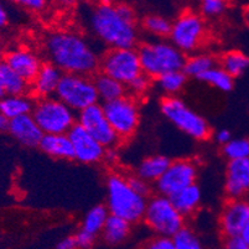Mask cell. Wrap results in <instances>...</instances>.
<instances>
[{"mask_svg":"<svg viewBox=\"0 0 249 249\" xmlns=\"http://www.w3.org/2000/svg\"><path fill=\"white\" fill-rule=\"evenodd\" d=\"M89 30L109 50L135 49L139 40L137 15L128 4L98 3L87 15Z\"/></svg>","mask_w":249,"mask_h":249,"instance_id":"1","label":"cell"},{"mask_svg":"<svg viewBox=\"0 0 249 249\" xmlns=\"http://www.w3.org/2000/svg\"><path fill=\"white\" fill-rule=\"evenodd\" d=\"M50 63L62 73L90 76L99 70L101 58L89 42L74 31H53L45 40Z\"/></svg>","mask_w":249,"mask_h":249,"instance_id":"2","label":"cell"},{"mask_svg":"<svg viewBox=\"0 0 249 249\" xmlns=\"http://www.w3.org/2000/svg\"><path fill=\"white\" fill-rule=\"evenodd\" d=\"M146 205L148 198L137 194L125 176L112 174L107 178V210L110 216L135 223L144 218Z\"/></svg>","mask_w":249,"mask_h":249,"instance_id":"3","label":"cell"},{"mask_svg":"<svg viewBox=\"0 0 249 249\" xmlns=\"http://www.w3.org/2000/svg\"><path fill=\"white\" fill-rule=\"evenodd\" d=\"M142 73L154 81L169 72L182 71L186 55L170 41L144 42L137 49Z\"/></svg>","mask_w":249,"mask_h":249,"instance_id":"4","label":"cell"},{"mask_svg":"<svg viewBox=\"0 0 249 249\" xmlns=\"http://www.w3.org/2000/svg\"><path fill=\"white\" fill-rule=\"evenodd\" d=\"M31 115L44 134H69L77 124L76 113L56 97L37 99Z\"/></svg>","mask_w":249,"mask_h":249,"instance_id":"5","label":"cell"},{"mask_svg":"<svg viewBox=\"0 0 249 249\" xmlns=\"http://www.w3.org/2000/svg\"><path fill=\"white\" fill-rule=\"evenodd\" d=\"M164 117L181 132L196 140H206L211 135V126L202 115L192 110L178 97H164L160 102Z\"/></svg>","mask_w":249,"mask_h":249,"instance_id":"6","label":"cell"},{"mask_svg":"<svg viewBox=\"0 0 249 249\" xmlns=\"http://www.w3.org/2000/svg\"><path fill=\"white\" fill-rule=\"evenodd\" d=\"M207 34L205 19L201 14L186 10L173 22L170 31V42L183 55H194L203 45Z\"/></svg>","mask_w":249,"mask_h":249,"instance_id":"7","label":"cell"},{"mask_svg":"<svg viewBox=\"0 0 249 249\" xmlns=\"http://www.w3.org/2000/svg\"><path fill=\"white\" fill-rule=\"evenodd\" d=\"M144 222L159 237L173 238L185 227V217L176 210L169 197L156 195L148 198Z\"/></svg>","mask_w":249,"mask_h":249,"instance_id":"8","label":"cell"},{"mask_svg":"<svg viewBox=\"0 0 249 249\" xmlns=\"http://www.w3.org/2000/svg\"><path fill=\"white\" fill-rule=\"evenodd\" d=\"M55 96L74 113H80L99 101L93 78L81 74L63 73Z\"/></svg>","mask_w":249,"mask_h":249,"instance_id":"9","label":"cell"},{"mask_svg":"<svg viewBox=\"0 0 249 249\" xmlns=\"http://www.w3.org/2000/svg\"><path fill=\"white\" fill-rule=\"evenodd\" d=\"M102 107L107 121L121 142L135 134L140 122L137 98L125 94L122 98L102 104Z\"/></svg>","mask_w":249,"mask_h":249,"instance_id":"10","label":"cell"},{"mask_svg":"<svg viewBox=\"0 0 249 249\" xmlns=\"http://www.w3.org/2000/svg\"><path fill=\"white\" fill-rule=\"evenodd\" d=\"M99 71L126 87L142 73L137 49L108 50L101 58Z\"/></svg>","mask_w":249,"mask_h":249,"instance_id":"11","label":"cell"},{"mask_svg":"<svg viewBox=\"0 0 249 249\" xmlns=\"http://www.w3.org/2000/svg\"><path fill=\"white\" fill-rule=\"evenodd\" d=\"M197 166L187 159H178L170 162L164 175L155 182L156 191L165 197H171L181 190L196 183Z\"/></svg>","mask_w":249,"mask_h":249,"instance_id":"12","label":"cell"},{"mask_svg":"<svg viewBox=\"0 0 249 249\" xmlns=\"http://www.w3.org/2000/svg\"><path fill=\"white\" fill-rule=\"evenodd\" d=\"M77 124L82 126L106 149H112L121 142L103 112L102 104L97 103L81 110L77 115Z\"/></svg>","mask_w":249,"mask_h":249,"instance_id":"13","label":"cell"},{"mask_svg":"<svg viewBox=\"0 0 249 249\" xmlns=\"http://www.w3.org/2000/svg\"><path fill=\"white\" fill-rule=\"evenodd\" d=\"M67 135L72 142L74 159L77 161L90 165L104 159L106 148L81 125L76 124Z\"/></svg>","mask_w":249,"mask_h":249,"instance_id":"14","label":"cell"},{"mask_svg":"<svg viewBox=\"0 0 249 249\" xmlns=\"http://www.w3.org/2000/svg\"><path fill=\"white\" fill-rule=\"evenodd\" d=\"M249 222V203L243 198L230 200L223 208L219 216V226L222 233L227 238L239 237L242 231Z\"/></svg>","mask_w":249,"mask_h":249,"instance_id":"15","label":"cell"},{"mask_svg":"<svg viewBox=\"0 0 249 249\" xmlns=\"http://www.w3.org/2000/svg\"><path fill=\"white\" fill-rule=\"evenodd\" d=\"M4 62L28 83L35 80V77L44 65L41 57L28 47H19L9 51L5 55Z\"/></svg>","mask_w":249,"mask_h":249,"instance_id":"16","label":"cell"},{"mask_svg":"<svg viewBox=\"0 0 249 249\" xmlns=\"http://www.w3.org/2000/svg\"><path fill=\"white\" fill-rule=\"evenodd\" d=\"M230 200L243 198L249 192V159L232 160L228 162L225 182Z\"/></svg>","mask_w":249,"mask_h":249,"instance_id":"17","label":"cell"},{"mask_svg":"<svg viewBox=\"0 0 249 249\" xmlns=\"http://www.w3.org/2000/svg\"><path fill=\"white\" fill-rule=\"evenodd\" d=\"M9 133H10L20 144L29 148L38 146L41 142L44 133L38 128L33 115H22V117L11 119L9 124Z\"/></svg>","mask_w":249,"mask_h":249,"instance_id":"18","label":"cell"},{"mask_svg":"<svg viewBox=\"0 0 249 249\" xmlns=\"http://www.w3.org/2000/svg\"><path fill=\"white\" fill-rule=\"evenodd\" d=\"M63 73L62 71L53 66L52 63L44 62L35 80L30 83V90L38 99L49 98L56 94L58 85L61 82Z\"/></svg>","mask_w":249,"mask_h":249,"instance_id":"19","label":"cell"},{"mask_svg":"<svg viewBox=\"0 0 249 249\" xmlns=\"http://www.w3.org/2000/svg\"><path fill=\"white\" fill-rule=\"evenodd\" d=\"M38 148L51 158L63 160L74 159L72 142L67 134H44Z\"/></svg>","mask_w":249,"mask_h":249,"instance_id":"20","label":"cell"},{"mask_svg":"<svg viewBox=\"0 0 249 249\" xmlns=\"http://www.w3.org/2000/svg\"><path fill=\"white\" fill-rule=\"evenodd\" d=\"M30 90V83L14 72L5 62H0V99L8 96H24Z\"/></svg>","mask_w":249,"mask_h":249,"instance_id":"21","label":"cell"},{"mask_svg":"<svg viewBox=\"0 0 249 249\" xmlns=\"http://www.w3.org/2000/svg\"><path fill=\"white\" fill-rule=\"evenodd\" d=\"M169 198L176 207V210L183 217H186L195 213L198 210L201 205V200H202V192H201L198 185L194 183L191 186L181 190L178 194L173 195Z\"/></svg>","mask_w":249,"mask_h":249,"instance_id":"22","label":"cell"},{"mask_svg":"<svg viewBox=\"0 0 249 249\" xmlns=\"http://www.w3.org/2000/svg\"><path fill=\"white\" fill-rule=\"evenodd\" d=\"M93 81L99 101L103 102V104L119 99L128 94L126 87L123 83L113 80L112 77L107 76V74L99 72V73L94 74Z\"/></svg>","mask_w":249,"mask_h":249,"instance_id":"23","label":"cell"},{"mask_svg":"<svg viewBox=\"0 0 249 249\" xmlns=\"http://www.w3.org/2000/svg\"><path fill=\"white\" fill-rule=\"evenodd\" d=\"M171 160L165 155H153L142 160L137 169V176L146 182H156L169 167Z\"/></svg>","mask_w":249,"mask_h":249,"instance_id":"24","label":"cell"},{"mask_svg":"<svg viewBox=\"0 0 249 249\" xmlns=\"http://www.w3.org/2000/svg\"><path fill=\"white\" fill-rule=\"evenodd\" d=\"M34 103L30 97L24 96H8L0 99V113L6 117L9 121L15 118L28 115L33 113Z\"/></svg>","mask_w":249,"mask_h":249,"instance_id":"25","label":"cell"},{"mask_svg":"<svg viewBox=\"0 0 249 249\" xmlns=\"http://www.w3.org/2000/svg\"><path fill=\"white\" fill-rule=\"evenodd\" d=\"M132 230V223L117 216L108 217L106 226L102 231V237L106 243L110 246H117L128 238L129 233Z\"/></svg>","mask_w":249,"mask_h":249,"instance_id":"26","label":"cell"},{"mask_svg":"<svg viewBox=\"0 0 249 249\" xmlns=\"http://www.w3.org/2000/svg\"><path fill=\"white\" fill-rule=\"evenodd\" d=\"M217 66V61L210 53H194L186 57L185 65H183V73L187 77H194V78H200L201 76Z\"/></svg>","mask_w":249,"mask_h":249,"instance_id":"27","label":"cell"},{"mask_svg":"<svg viewBox=\"0 0 249 249\" xmlns=\"http://www.w3.org/2000/svg\"><path fill=\"white\" fill-rule=\"evenodd\" d=\"M221 69L225 70L233 78L239 77L249 69V56L244 52L232 50L223 53L219 60Z\"/></svg>","mask_w":249,"mask_h":249,"instance_id":"28","label":"cell"},{"mask_svg":"<svg viewBox=\"0 0 249 249\" xmlns=\"http://www.w3.org/2000/svg\"><path fill=\"white\" fill-rule=\"evenodd\" d=\"M108 217H109V212H108L107 210V206H94V207L90 208L89 211L86 213V216L83 217L81 230L97 237V235H98L99 233H102V231H103Z\"/></svg>","mask_w":249,"mask_h":249,"instance_id":"29","label":"cell"},{"mask_svg":"<svg viewBox=\"0 0 249 249\" xmlns=\"http://www.w3.org/2000/svg\"><path fill=\"white\" fill-rule=\"evenodd\" d=\"M186 81L187 76L183 73V71H175L162 74L154 82L162 93L166 94V97H175V94H178L185 87Z\"/></svg>","mask_w":249,"mask_h":249,"instance_id":"30","label":"cell"},{"mask_svg":"<svg viewBox=\"0 0 249 249\" xmlns=\"http://www.w3.org/2000/svg\"><path fill=\"white\" fill-rule=\"evenodd\" d=\"M198 80L208 83L210 86L222 90V92H230L233 86H234V78L230 76L225 70H222L219 66L213 67L212 70L206 72Z\"/></svg>","mask_w":249,"mask_h":249,"instance_id":"31","label":"cell"},{"mask_svg":"<svg viewBox=\"0 0 249 249\" xmlns=\"http://www.w3.org/2000/svg\"><path fill=\"white\" fill-rule=\"evenodd\" d=\"M142 29L149 33L150 35L156 36V37H166L170 35L173 22L170 21L167 18L158 14L146 15L142 19Z\"/></svg>","mask_w":249,"mask_h":249,"instance_id":"32","label":"cell"},{"mask_svg":"<svg viewBox=\"0 0 249 249\" xmlns=\"http://www.w3.org/2000/svg\"><path fill=\"white\" fill-rule=\"evenodd\" d=\"M171 239L175 249H205L198 235L186 226L178 231Z\"/></svg>","mask_w":249,"mask_h":249,"instance_id":"33","label":"cell"},{"mask_svg":"<svg viewBox=\"0 0 249 249\" xmlns=\"http://www.w3.org/2000/svg\"><path fill=\"white\" fill-rule=\"evenodd\" d=\"M223 154L230 161L249 159V139H232L223 146Z\"/></svg>","mask_w":249,"mask_h":249,"instance_id":"34","label":"cell"},{"mask_svg":"<svg viewBox=\"0 0 249 249\" xmlns=\"http://www.w3.org/2000/svg\"><path fill=\"white\" fill-rule=\"evenodd\" d=\"M153 78L146 76L145 73H142L134 81H132V82L126 86V93L129 96L134 97V98L145 96L148 93V90L151 88V86H153Z\"/></svg>","mask_w":249,"mask_h":249,"instance_id":"35","label":"cell"},{"mask_svg":"<svg viewBox=\"0 0 249 249\" xmlns=\"http://www.w3.org/2000/svg\"><path fill=\"white\" fill-rule=\"evenodd\" d=\"M227 10V3L223 0H203L200 4L201 17L217 18Z\"/></svg>","mask_w":249,"mask_h":249,"instance_id":"36","label":"cell"},{"mask_svg":"<svg viewBox=\"0 0 249 249\" xmlns=\"http://www.w3.org/2000/svg\"><path fill=\"white\" fill-rule=\"evenodd\" d=\"M126 180H128L130 187H132V189L134 190L137 194L142 195V196H144V197L148 198V196L150 195V192H151L150 183L146 182L145 180H142V178H140L139 176H137V175L128 176V178H126Z\"/></svg>","mask_w":249,"mask_h":249,"instance_id":"37","label":"cell"},{"mask_svg":"<svg viewBox=\"0 0 249 249\" xmlns=\"http://www.w3.org/2000/svg\"><path fill=\"white\" fill-rule=\"evenodd\" d=\"M74 237V241H76L77 249H90L93 247L94 242H96V235L89 234V233L85 232V231L80 230L76 233Z\"/></svg>","mask_w":249,"mask_h":249,"instance_id":"38","label":"cell"},{"mask_svg":"<svg viewBox=\"0 0 249 249\" xmlns=\"http://www.w3.org/2000/svg\"><path fill=\"white\" fill-rule=\"evenodd\" d=\"M144 249H175V246L173 243V239L166 238V237H156L151 239Z\"/></svg>","mask_w":249,"mask_h":249,"instance_id":"39","label":"cell"},{"mask_svg":"<svg viewBox=\"0 0 249 249\" xmlns=\"http://www.w3.org/2000/svg\"><path fill=\"white\" fill-rule=\"evenodd\" d=\"M20 5L25 6L26 9L31 11H41L44 10L45 6H46V1L45 0H20L18 1Z\"/></svg>","mask_w":249,"mask_h":249,"instance_id":"40","label":"cell"},{"mask_svg":"<svg viewBox=\"0 0 249 249\" xmlns=\"http://www.w3.org/2000/svg\"><path fill=\"white\" fill-rule=\"evenodd\" d=\"M225 249H249V246L242 241L241 237H234V238H227Z\"/></svg>","mask_w":249,"mask_h":249,"instance_id":"41","label":"cell"},{"mask_svg":"<svg viewBox=\"0 0 249 249\" xmlns=\"http://www.w3.org/2000/svg\"><path fill=\"white\" fill-rule=\"evenodd\" d=\"M214 139H216V142H218V144L225 146L226 144H228V142L232 140V134H231V132L227 130V129H221V130H218V132L214 134Z\"/></svg>","mask_w":249,"mask_h":249,"instance_id":"42","label":"cell"},{"mask_svg":"<svg viewBox=\"0 0 249 249\" xmlns=\"http://www.w3.org/2000/svg\"><path fill=\"white\" fill-rule=\"evenodd\" d=\"M55 249H77L76 241H74L73 235H69V237H65V238L61 239L56 244Z\"/></svg>","mask_w":249,"mask_h":249,"instance_id":"43","label":"cell"},{"mask_svg":"<svg viewBox=\"0 0 249 249\" xmlns=\"http://www.w3.org/2000/svg\"><path fill=\"white\" fill-rule=\"evenodd\" d=\"M9 21V17H8V11H6L5 6L3 4L0 3V29H3Z\"/></svg>","mask_w":249,"mask_h":249,"instance_id":"44","label":"cell"},{"mask_svg":"<svg viewBox=\"0 0 249 249\" xmlns=\"http://www.w3.org/2000/svg\"><path fill=\"white\" fill-rule=\"evenodd\" d=\"M118 158V154L115 151V148L112 149H106V154H104V159L103 160H107L109 162H114Z\"/></svg>","mask_w":249,"mask_h":249,"instance_id":"45","label":"cell"},{"mask_svg":"<svg viewBox=\"0 0 249 249\" xmlns=\"http://www.w3.org/2000/svg\"><path fill=\"white\" fill-rule=\"evenodd\" d=\"M9 124H10V121L0 113V132H6V130H9Z\"/></svg>","mask_w":249,"mask_h":249,"instance_id":"46","label":"cell"},{"mask_svg":"<svg viewBox=\"0 0 249 249\" xmlns=\"http://www.w3.org/2000/svg\"><path fill=\"white\" fill-rule=\"evenodd\" d=\"M239 237H241V239L244 242V243L248 244L249 246V222L247 223V226L244 227V230L242 231V233Z\"/></svg>","mask_w":249,"mask_h":249,"instance_id":"47","label":"cell"},{"mask_svg":"<svg viewBox=\"0 0 249 249\" xmlns=\"http://www.w3.org/2000/svg\"><path fill=\"white\" fill-rule=\"evenodd\" d=\"M5 50H4V46L3 44H1V41H0V62H3L4 58H5Z\"/></svg>","mask_w":249,"mask_h":249,"instance_id":"48","label":"cell"},{"mask_svg":"<svg viewBox=\"0 0 249 249\" xmlns=\"http://www.w3.org/2000/svg\"><path fill=\"white\" fill-rule=\"evenodd\" d=\"M244 21H246V24L248 25L249 28V6H247V9L244 10Z\"/></svg>","mask_w":249,"mask_h":249,"instance_id":"49","label":"cell"},{"mask_svg":"<svg viewBox=\"0 0 249 249\" xmlns=\"http://www.w3.org/2000/svg\"><path fill=\"white\" fill-rule=\"evenodd\" d=\"M248 203H249V201H248Z\"/></svg>","mask_w":249,"mask_h":249,"instance_id":"50","label":"cell"}]
</instances>
